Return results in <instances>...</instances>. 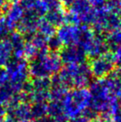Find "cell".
<instances>
[{"mask_svg":"<svg viewBox=\"0 0 121 122\" xmlns=\"http://www.w3.org/2000/svg\"><path fill=\"white\" fill-rule=\"evenodd\" d=\"M113 54L108 52L93 58V61L90 64L92 76L96 78H104L109 76L114 69L115 66Z\"/></svg>","mask_w":121,"mask_h":122,"instance_id":"5","label":"cell"},{"mask_svg":"<svg viewBox=\"0 0 121 122\" xmlns=\"http://www.w3.org/2000/svg\"><path fill=\"white\" fill-rule=\"evenodd\" d=\"M59 2L62 8H70V6L74 3L75 0H59Z\"/></svg>","mask_w":121,"mask_h":122,"instance_id":"24","label":"cell"},{"mask_svg":"<svg viewBox=\"0 0 121 122\" xmlns=\"http://www.w3.org/2000/svg\"><path fill=\"white\" fill-rule=\"evenodd\" d=\"M120 4H121V0H120Z\"/></svg>","mask_w":121,"mask_h":122,"instance_id":"36","label":"cell"},{"mask_svg":"<svg viewBox=\"0 0 121 122\" xmlns=\"http://www.w3.org/2000/svg\"><path fill=\"white\" fill-rule=\"evenodd\" d=\"M115 52L113 54L114 61L120 67H121V45L116 47L115 49Z\"/></svg>","mask_w":121,"mask_h":122,"instance_id":"22","label":"cell"},{"mask_svg":"<svg viewBox=\"0 0 121 122\" xmlns=\"http://www.w3.org/2000/svg\"><path fill=\"white\" fill-rule=\"evenodd\" d=\"M61 63L60 56L57 52H49L47 50L32 60L28 65V72L34 78H48L60 71Z\"/></svg>","mask_w":121,"mask_h":122,"instance_id":"2","label":"cell"},{"mask_svg":"<svg viewBox=\"0 0 121 122\" xmlns=\"http://www.w3.org/2000/svg\"><path fill=\"white\" fill-rule=\"evenodd\" d=\"M95 122H110V121H109V120H107V119H104V118H102V119L99 120V121H96Z\"/></svg>","mask_w":121,"mask_h":122,"instance_id":"30","label":"cell"},{"mask_svg":"<svg viewBox=\"0 0 121 122\" xmlns=\"http://www.w3.org/2000/svg\"><path fill=\"white\" fill-rule=\"evenodd\" d=\"M5 70L8 74L9 83L23 92V84L27 82L29 76L28 64L25 57H12L5 66Z\"/></svg>","mask_w":121,"mask_h":122,"instance_id":"4","label":"cell"},{"mask_svg":"<svg viewBox=\"0 0 121 122\" xmlns=\"http://www.w3.org/2000/svg\"><path fill=\"white\" fill-rule=\"evenodd\" d=\"M115 122H121V119H116L115 120Z\"/></svg>","mask_w":121,"mask_h":122,"instance_id":"32","label":"cell"},{"mask_svg":"<svg viewBox=\"0 0 121 122\" xmlns=\"http://www.w3.org/2000/svg\"><path fill=\"white\" fill-rule=\"evenodd\" d=\"M0 122H18V121L13 116H9V115H6Z\"/></svg>","mask_w":121,"mask_h":122,"instance_id":"27","label":"cell"},{"mask_svg":"<svg viewBox=\"0 0 121 122\" xmlns=\"http://www.w3.org/2000/svg\"><path fill=\"white\" fill-rule=\"evenodd\" d=\"M12 30L9 27L5 18L0 17V38H7L8 36L11 33Z\"/></svg>","mask_w":121,"mask_h":122,"instance_id":"21","label":"cell"},{"mask_svg":"<svg viewBox=\"0 0 121 122\" xmlns=\"http://www.w3.org/2000/svg\"><path fill=\"white\" fill-rule=\"evenodd\" d=\"M18 122H33V121H31L30 120H27V121H19Z\"/></svg>","mask_w":121,"mask_h":122,"instance_id":"31","label":"cell"},{"mask_svg":"<svg viewBox=\"0 0 121 122\" xmlns=\"http://www.w3.org/2000/svg\"><path fill=\"white\" fill-rule=\"evenodd\" d=\"M13 47L8 38L0 41V66L4 67L13 57Z\"/></svg>","mask_w":121,"mask_h":122,"instance_id":"14","label":"cell"},{"mask_svg":"<svg viewBox=\"0 0 121 122\" xmlns=\"http://www.w3.org/2000/svg\"><path fill=\"white\" fill-rule=\"evenodd\" d=\"M65 14L66 12L60 6L48 10L46 13V19L55 27H60L65 23Z\"/></svg>","mask_w":121,"mask_h":122,"instance_id":"13","label":"cell"},{"mask_svg":"<svg viewBox=\"0 0 121 122\" xmlns=\"http://www.w3.org/2000/svg\"><path fill=\"white\" fill-rule=\"evenodd\" d=\"M60 58L65 64H79L85 62L86 54L85 51L78 45L66 46L61 49Z\"/></svg>","mask_w":121,"mask_h":122,"instance_id":"7","label":"cell"},{"mask_svg":"<svg viewBox=\"0 0 121 122\" xmlns=\"http://www.w3.org/2000/svg\"><path fill=\"white\" fill-rule=\"evenodd\" d=\"M1 14H2V9L0 8V17H1Z\"/></svg>","mask_w":121,"mask_h":122,"instance_id":"34","label":"cell"},{"mask_svg":"<svg viewBox=\"0 0 121 122\" xmlns=\"http://www.w3.org/2000/svg\"><path fill=\"white\" fill-rule=\"evenodd\" d=\"M39 53H40V51L37 48V47L30 40L25 42L24 48H23V56L24 57L32 60L35 57H37Z\"/></svg>","mask_w":121,"mask_h":122,"instance_id":"19","label":"cell"},{"mask_svg":"<svg viewBox=\"0 0 121 122\" xmlns=\"http://www.w3.org/2000/svg\"><path fill=\"white\" fill-rule=\"evenodd\" d=\"M7 113L13 116L17 121H27L32 118L31 106L28 102H19L13 106H8L6 109Z\"/></svg>","mask_w":121,"mask_h":122,"instance_id":"11","label":"cell"},{"mask_svg":"<svg viewBox=\"0 0 121 122\" xmlns=\"http://www.w3.org/2000/svg\"><path fill=\"white\" fill-rule=\"evenodd\" d=\"M106 42L109 48L115 49L116 47L121 45V27L113 32H109L106 37Z\"/></svg>","mask_w":121,"mask_h":122,"instance_id":"18","label":"cell"},{"mask_svg":"<svg viewBox=\"0 0 121 122\" xmlns=\"http://www.w3.org/2000/svg\"><path fill=\"white\" fill-rule=\"evenodd\" d=\"M14 94H16V92L9 82H7L6 84L1 86H0V105L3 106H8Z\"/></svg>","mask_w":121,"mask_h":122,"instance_id":"16","label":"cell"},{"mask_svg":"<svg viewBox=\"0 0 121 122\" xmlns=\"http://www.w3.org/2000/svg\"><path fill=\"white\" fill-rule=\"evenodd\" d=\"M103 1H104V2H105H105H107V1H108V0H103Z\"/></svg>","mask_w":121,"mask_h":122,"instance_id":"35","label":"cell"},{"mask_svg":"<svg viewBox=\"0 0 121 122\" xmlns=\"http://www.w3.org/2000/svg\"><path fill=\"white\" fill-rule=\"evenodd\" d=\"M91 101V93L85 87L66 92L61 100L63 116L66 119L71 120L80 117L90 107Z\"/></svg>","mask_w":121,"mask_h":122,"instance_id":"1","label":"cell"},{"mask_svg":"<svg viewBox=\"0 0 121 122\" xmlns=\"http://www.w3.org/2000/svg\"><path fill=\"white\" fill-rule=\"evenodd\" d=\"M47 47L48 50L53 51V52H57V51L61 49V47H62V43H61V41L59 40L58 37L54 35V36H52V37L47 38Z\"/></svg>","mask_w":121,"mask_h":122,"instance_id":"20","label":"cell"},{"mask_svg":"<svg viewBox=\"0 0 121 122\" xmlns=\"http://www.w3.org/2000/svg\"><path fill=\"white\" fill-rule=\"evenodd\" d=\"M69 8L80 18L81 25H91L93 8L88 0H75Z\"/></svg>","mask_w":121,"mask_h":122,"instance_id":"8","label":"cell"},{"mask_svg":"<svg viewBox=\"0 0 121 122\" xmlns=\"http://www.w3.org/2000/svg\"><path fill=\"white\" fill-rule=\"evenodd\" d=\"M119 97H120V103L121 104V93L120 94V96H119Z\"/></svg>","mask_w":121,"mask_h":122,"instance_id":"33","label":"cell"},{"mask_svg":"<svg viewBox=\"0 0 121 122\" xmlns=\"http://www.w3.org/2000/svg\"><path fill=\"white\" fill-rule=\"evenodd\" d=\"M8 81V77L6 70L3 66H0V86L6 84Z\"/></svg>","mask_w":121,"mask_h":122,"instance_id":"23","label":"cell"},{"mask_svg":"<svg viewBox=\"0 0 121 122\" xmlns=\"http://www.w3.org/2000/svg\"><path fill=\"white\" fill-rule=\"evenodd\" d=\"M6 115H7L6 109H5L3 106H1V105H0V121L3 120V118Z\"/></svg>","mask_w":121,"mask_h":122,"instance_id":"28","label":"cell"},{"mask_svg":"<svg viewBox=\"0 0 121 122\" xmlns=\"http://www.w3.org/2000/svg\"><path fill=\"white\" fill-rule=\"evenodd\" d=\"M91 71L90 65L86 62L79 64H67L60 70L57 75L61 84L65 87L81 88L91 81Z\"/></svg>","mask_w":121,"mask_h":122,"instance_id":"3","label":"cell"},{"mask_svg":"<svg viewBox=\"0 0 121 122\" xmlns=\"http://www.w3.org/2000/svg\"><path fill=\"white\" fill-rule=\"evenodd\" d=\"M8 40L13 47V52L14 57L21 58L23 56V48L25 44V37L19 32H13L9 34Z\"/></svg>","mask_w":121,"mask_h":122,"instance_id":"12","label":"cell"},{"mask_svg":"<svg viewBox=\"0 0 121 122\" xmlns=\"http://www.w3.org/2000/svg\"><path fill=\"white\" fill-rule=\"evenodd\" d=\"M90 121L89 120H87L86 118H85L84 116H80V117H77L76 118V119L73 120V122H89Z\"/></svg>","mask_w":121,"mask_h":122,"instance_id":"29","label":"cell"},{"mask_svg":"<svg viewBox=\"0 0 121 122\" xmlns=\"http://www.w3.org/2000/svg\"><path fill=\"white\" fill-rule=\"evenodd\" d=\"M81 36V25H72L64 23L58 27L57 37L59 38L62 45L71 46L78 45Z\"/></svg>","mask_w":121,"mask_h":122,"instance_id":"6","label":"cell"},{"mask_svg":"<svg viewBox=\"0 0 121 122\" xmlns=\"http://www.w3.org/2000/svg\"><path fill=\"white\" fill-rule=\"evenodd\" d=\"M6 10L7 16L5 18H6V21L9 27L13 31L14 28H16L23 17L24 16V8L20 3V1L14 0V1L11 2V3Z\"/></svg>","mask_w":121,"mask_h":122,"instance_id":"10","label":"cell"},{"mask_svg":"<svg viewBox=\"0 0 121 122\" xmlns=\"http://www.w3.org/2000/svg\"><path fill=\"white\" fill-rule=\"evenodd\" d=\"M12 0H0V8L1 9H7Z\"/></svg>","mask_w":121,"mask_h":122,"instance_id":"25","label":"cell"},{"mask_svg":"<svg viewBox=\"0 0 121 122\" xmlns=\"http://www.w3.org/2000/svg\"><path fill=\"white\" fill-rule=\"evenodd\" d=\"M38 33L43 35L47 38L52 37L56 33V27L49 23L46 18H39L37 21V28Z\"/></svg>","mask_w":121,"mask_h":122,"instance_id":"15","label":"cell"},{"mask_svg":"<svg viewBox=\"0 0 121 122\" xmlns=\"http://www.w3.org/2000/svg\"><path fill=\"white\" fill-rule=\"evenodd\" d=\"M38 17L31 13L25 12L24 16L17 26L18 32L24 36L25 38L29 39L37 32Z\"/></svg>","mask_w":121,"mask_h":122,"instance_id":"9","label":"cell"},{"mask_svg":"<svg viewBox=\"0 0 121 122\" xmlns=\"http://www.w3.org/2000/svg\"><path fill=\"white\" fill-rule=\"evenodd\" d=\"M90 2V3L94 7H100V6H102L103 4H105V2L103 0H88Z\"/></svg>","mask_w":121,"mask_h":122,"instance_id":"26","label":"cell"},{"mask_svg":"<svg viewBox=\"0 0 121 122\" xmlns=\"http://www.w3.org/2000/svg\"><path fill=\"white\" fill-rule=\"evenodd\" d=\"M46 101L43 102H36L31 106V111H32V118L40 119L47 114V104Z\"/></svg>","mask_w":121,"mask_h":122,"instance_id":"17","label":"cell"}]
</instances>
